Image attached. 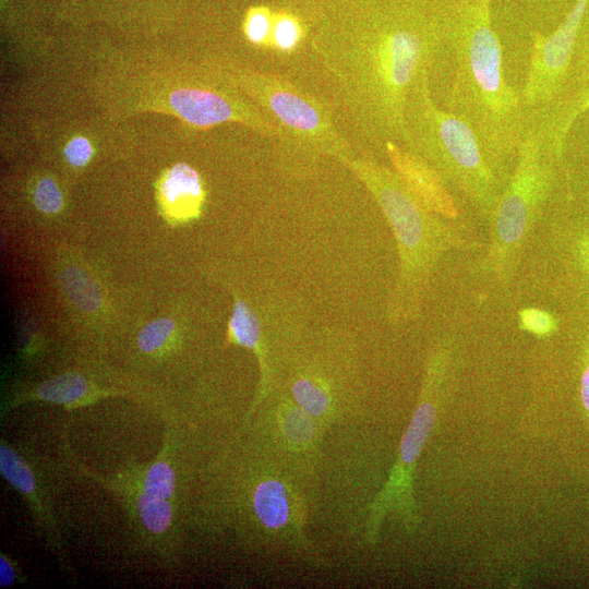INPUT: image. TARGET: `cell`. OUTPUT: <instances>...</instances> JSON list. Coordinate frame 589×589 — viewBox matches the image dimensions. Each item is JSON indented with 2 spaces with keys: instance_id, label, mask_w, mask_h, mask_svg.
Returning a JSON list of instances; mask_svg holds the SVG:
<instances>
[{
  "instance_id": "cell-1",
  "label": "cell",
  "mask_w": 589,
  "mask_h": 589,
  "mask_svg": "<svg viewBox=\"0 0 589 589\" xmlns=\"http://www.w3.org/2000/svg\"><path fill=\"white\" fill-rule=\"evenodd\" d=\"M337 13L318 19L310 40L334 105L372 147L383 153L387 142L406 147L408 97L447 48L448 8L358 0Z\"/></svg>"
},
{
  "instance_id": "cell-2",
  "label": "cell",
  "mask_w": 589,
  "mask_h": 589,
  "mask_svg": "<svg viewBox=\"0 0 589 589\" xmlns=\"http://www.w3.org/2000/svg\"><path fill=\"white\" fill-rule=\"evenodd\" d=\"M454 57L453 80L445 109L465 120L506 183L508 161L530 122L521 92L507 83L502 49L492 27L491 1L461 0L448 8V44Z\"/></svg>"
},
{
  "instance_id": "cell-3",
  "label": "cell",
  "mask_w": 589,
  "mask_h": 589,
  "mask_svg": "<svg viewBox=\"0 0 589 589\" xmlns=\"http://www.w3.org/2000/svg\"><path fill=\"white\" fill-rule=\"evenodd\" d=\"M370 192L386 221L397 247L398 272L386 302V321L404 325L417 321L442 259L456 250L482 247L460 228L428 208L408 190L392 167L371 155L341 158Z\"/></svg>"
},
{
  "instance_id": "cell-4",
  "label": "cell",
  "mask_w": 589,
  "mask_h": 589,
  "mask_svg": "<svg viewBox=\"0 0 589 589\" xmlns=\"http://www.w3.org/2000/svg\"><path fill=\"white\" fill-rule=\"evenodd\" d=\"M219 76L254 103L277 127V159L288 177L310 176L326 158L353 155L338 129L329 104L288 77L252 68L229 65Z\"/></svg>"
},
{
  "instance_id": "cell-5",
  "label": "cell",
  "mask_w": 589,
  "mask_h": 589,
  "mask_svg": "<svg viewBox=\"0 0 589 589\" xmlns=\"http://www.w3.org/2000/svg\"><path fill=\"white\" fill-rule=\"evenodd\" d=\"M431 71L410 91L406 108V148L428 161L448 187L461 192L488 223L505 182L491 164L474 130L433 99Z\"/></svg>"
},
{
  "instance_id": "cell-6",
  "label": "cell",
  "mask_w": 589,
  "mask_h": 589,
  "mask_svg": "<svg viewBox=\"0 0 589 589\" xmlns=\"http://www.w3.org/2000/svg\"><path fill=\"white\" fill-rule=\"evenodd\" d=\"M560 161L531 116L519 143L514 169L489 221L488 268L502 281L513 275L529 232L556 180Z\"/></svg>"
},
{
  "instance_id": "cell-7",
  "label": "cell",
  "mask_w": 589,
  "mask_h": 589,
  "mask_svg": "<svg viewBox=\"0 0 589 589\" xmlns=\"http://www.w3.org/2000/svg\"><path fill=\"white\" fill-rule=\"evenodd\" d=\"M233 305L227 341L253 352L259 369V388L252 411L278 385L309 329L302 303L289 294L266 289L260 301L232 290Z\"/></svg>"
},
{
  "instance_id": "cell-8",
  "label": "cell",
  "mask_w": 589,
  "mask_h": 589,
  "mask_svg": "<svg viewBox=\"0 0 589 589\" xmlns=\"http://www.w3.org/2000/svg\"><path fill=\"white\" fill-rule=\"evenodd\" d=\"M454 364V341L448 338L437 341L428 356L419 400L400 441L396 462L372 505L368 531L371 539H375L388 513L397 514L408 531H412L419 522L412 494L413 473L420 454L434 429Z\"/></svg>"
},
{
  "instance_id": "cell-9",
  "label": "cell",
  "mask_w": 589,
  "mask_h": 589,
  "mask_svg": "<svg viewBox=\"0 0 589 589\" xmlns=\"http://www.w3.org/2000/svg\"><path fill=\"white\" fill-rule=\"evenodd\" d=\"M67 464L70 470L94 480L118 500L137 541L145 550L166 563L176 558L185 527L181 505L146 494L120 470L99 474L72 457Z\"/></svg>"
},
{
  "instance_id": "cell-10",
  "label": "cell",
  "mask_w": 589,
  "mask_h": 589,
  "mask_svg": "<svg viewBox=\"0 0 589 589\" xmlns=\"http://www.w3.org/2000/svg\"><path fill=\"white\" fill-rule=\"evenodd\" d=\"M589 0H576L563 23L551 34H532L528 71L521 96L528 110L550 105L566 79Z\"/></svg>"
},
{
  "instance_id": "cell-11",
  "label": "cell",
  "mask_w": 589,
  "mask_h": 589,
  "mask_svg": "<svg viewBox=\"0 0 589 589\" xmlns=\"http://www.w3.org/2000/svg\"><path fill=\"white\" fill-rule=\"evenodd\" d=\"M0 473L22 496L47 548L64 565L67 556L52 491L48 474L44 472L38 459L2 436Z\"/></svg>"
},
{
  "instance_id": "cell-12",
  "label": "cell",
  "mask_w": 589,
  "mask_h": 589,
  "mask_svg": "<svg viewBox=\"0 0 589 589\" xmlns=\"http://www.w3.org/2000/svg\"><path fill=\"white\" fill-rule=\"evenodd\" d=\"M589 110V29L576 41L565 82L546 107L531 111L544 137L561 160L573 124Z\"/></svg>"
},
{
  "instance_id": "cell-13",
  "label": "cell",
  "mask_w": 589,
  "mask_h": 589,
  "mask_svg": "<svg viewBox=\"0 0 589 589\" xmlns=\"http://www.w3.org/2000/svg\"><path fill=\"white\" fill-rule=\"evenodd\" d=\"M561 286L569 310L589 306V203L555 229Z\"/></svg>"
},
{
  "instance_id": "cell-14",
  "label": "cell",
  "mask_w": 589,
  "mask_h": 589,
  "mask_svg": "<svg viewBox=\"0 0 589 589\" xmlns=\"http://www.w3.org/2000/svg\"><path fill=\"white\" fill-rule=\"evenodd\" d=\"M384 154L404 184L425 208L449 220L458 216L448 184L428 161L394 142L385 144Z\"/></svg>"
},
{
  "instance_id": "cell-15",
  "label": "cell",
  "mask_w": 589,
  "mask_h": 589,
  "mask_svg": "<svg viewBox=\"0 0 589 589\" xmlns=\"http://www.w3.org/2000/svg\"><path fill=\"white\" fill-rule=\"evenodd\" d=\"M131 393L132 390L127 388L105 387L80 371H65L14 393L5 400L1 410L7 413L29 401H44L67 408H76L106 397L130 395Z\"/></svg>"
},
{
  "instance_id": "cell-16",
  "label": "cell",
  "mask_w": 589,
  "mask_h": 589,
  "mask_svg": "<svg viewBox=\"0 0 589 589\" xmlns=\"http://www.w3.org/2000/svg\"><path fill=\"white\" fill-rule=\"evenodd\" d=\"M239 488L229 493L231 497L227 504L239 505L237 513H248L256 524L269 531H284L293 522L296 509L293 494L285 482L275 478L262 477L259 480H250V483H231ZM230 507V506H228ZM236 509V510H237Z\"/></svg>"
},
{
  "instance_id": "cell-17",
  "label": "cell",
  "mask_w": 589,
  "mask_h": 589,
  "mask_svg": "<svg viewBox=\"0 0 589 589\" xmlns=\"http://www.w3.org/2000/svg\"><path fill=\"white\" fill-rule=\"evenodd\" d=\"M204 192L199 173L185 164L175 165L160 183V199L171 218L185 221L200 214Z\"/></svg>"
},
{
  "instance_id": "cell-18",
  "label": "cell",
  "mask_w": 589,
  "mask_h": 589,
  "mask_svg": "<svg viewBox=\"0 0 589 589\" xmlns=\"http://www.w3.org/2000/svg\"><path fill=\"white\" fill-rule=\"evenodd\" d=\"M568 336L575 349L576 395L589 430V306L568 311Z\"/></svg>"
},
{
  "instance_id": "cell-19",
  "label": "cell",
  "mask_w": 589,
  "mask_h": 589,
  "mask_svg": "<svg viewBox=\"0 0 589 589\" xmlns=\"http://www.w3.org/2000/svg\"><path fill=\"white\" fill-rule=\"evenodd\" d=\"M279 425L284 437L293 445H309L314 436V419L298 407L287 395L278 406Z\"/></svg>"
},
{
  "instance_id": "cell-20",
  "label": "cell",
  "mask_w": 589,
  "mask_h": 589,
  "mask_svg": "<svg viewBox=\"0 0 589 589\" xmlns=\"http://www.w3.org/2000/svg\"><path fill=\"white\" fill-rule=\"evenodd\" d=\"M176 323L168 317L158 318L146 324L139 333L136 347L147 358L164 357L173 346Z\"/></svg>"
},
{
  "instance_id": "cell-21",
  "label": "cell",
  "mask_w": 589,
  "mask_h": 589,
  "mask_svg": "<svg viewBox=\"0 0 589 589\" xmlns=\"http://www.w3.org/2000/svg\"><path fill=\"white\" fill-rule=\"evenodd\" d=\"M303 39V28L299 21L288 14H280L273 21L271 45L283 53L296 50Z\"/></svg>"
},
{
  "instance_id": "cell-22",
  "label": "cell",
  "mask_w": 589,
  "mask_h": 589,
  "mask_svg": "<svg viewBox=\"0 0 589 589\" xmlns=\"http://www.w3.org/2000/svg\"><path fill=\"white\" fill-rule=\"evenodd\" d=\"M522 330L539 338H548L557 332L558 320L550 312L538 308H526L518 313Z\"/></svg>"
},
{
  "instance_id": "cell-23",
  "label": "cell",
  "mask_w": 589,
  "mask_h": 589,
  "mask_svg": "<svg viewBox=\"0 0 589 589\" xmlns=\"http://www.w3.org/2000/svg\"><path fill=\"white\" fill-rule=\"evenodd\" d=\"M33 199L36 207L46 214H56L63 205L61 191L50 178H43L36 183Z\"/></svg>"
},
{
  "instance_id": "cell-24",
  "label": "cell",
  "mask_w": 589,
  "mask_h": 589,
  "mask_svg": "<svg viewBox=\"0 0 589 589\" xmlns=\"http://www.w3.org/2000/svg\"><path fill=\"white\" fill-rule=\"evenodd\" d=\"M273 20L268 11L255 9L250 12L245 22L247 38L256 46L271 43Z\"/></svg>"
},
{
  "instance_id": "cell-25",
  "label": "cell",
  "mask_w": 589,
  "mask_h": 589,
  "mask_svg": "<svg viewBox=\"0 0 589 589\" xmlns=\"http://www.w3.org/2000/svg\"><path fill=\"white\" fill-rule=\"evenodd\" d=\"M92 146L83 136L73 137L65 146L64 154L68 161L73 166H84L92 157Z\"/></svg>"
},
{
  "instance_id": "cell-26",
  "label": "cell",
  "mask_w": 589,
  "mask_h": 589,
  "mask_svg": "<svg viewBox=\"0 0 589 589\" xmlns=\"http://www.w3.org/2000/svg\"><path fill=\"white\" fill-rule=\"evenodd\" d=\"M23 581V574L17 562L8 554L0 553V586L11 587Z\"/></svg>"
},
{
  "instance_id": "cell-27",
  "label": "cell",
  "mask_w": 589,
  "mask_h": 589,
  "mask_svg": "<svg viewBox=\"0 0 589 589\" xmlns=\"http://www.w3.org/2000/svg\"><path fill=\"white\" fill-rule=\"evenodd\" d=\"M409 2H413L417 4H421L428 8L437 9V10H444L453 5L454 3L458 2L459 0H405Z\"/></svg>"
},
{
  "instance_id": "cell-28",
  "label": "cell",
  "mask_w": 589,
  "mask_h": 589,
  "mask_svg": "<svg viewBox=\"0 0 589 589\" xmlns=\"http://www.w3.org/2000/svg\"><path fill=\"white\" fill-rule=\"evenodd\" d=\"M459 1H461V0H459ZM489 1H492V0H489Z\"/></svg>"
}]
</instances>
